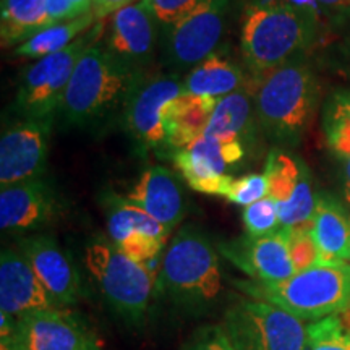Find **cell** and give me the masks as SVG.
Listing matches in <instances>:
<instances>
[{"label":"cell","instance_id":"23","mask_svg":"<svg viewBox=\"0 0 350 350\" xmlns=\"http://www.w3.org/2000/svg\"><path fill=\"white\" fill-rule=\"evenodd\" d=\"M250 81L239 65L213 54L188 72L183 88L187 94L221 99L247 88Z\"/></svg>","mask_w":350,"mask_h":350},{"label":"cell","instance_id":"13","mask_svg":"<svg viewBox=\"0 0 350 350\" xmlns=\"http://www.w3.org/2000/svg\"><path fill=\"white\" fill-rule=\"evenodd\" d=\"M219 253L252 281L279 284L295 274L288 253L286 230L266 237H243L219 243Z\"/></svg>","mask_w":350,"mask_h":350},{"label":"cell","instance_id":"17","mask_svg":"<svg viewBox=\"0 0 350 350\" xmlns=\"http://www.w3.org/2000/svg\"><path fill=\"white\" fill-rule=\"evenodd\" d=\"M156 42L157 20L144 0L112 15L106 47L124 62L143 72L152 60Z\"/></svg>","mask_w":350,"mask_h":350},{"label":"cell","instance_id":"6","mask_svg":"<svg viewBox=\"0 0 350 350\" xmlns=\"http://www.w3.org/2000/svg\"><path fill=\"white\" fill-rule=\"evenodd\" d=\"M85 266L109 308L125 325L142 327L154 287L146 265L131 260L112 242L96 239L86 245Z\"/></svg>","mask_w":350,"mask_h":350},{"label":"cell","instance_id":"5","mask_svg":"<svg viewBox=\"0 0 350 350\" xmlns=\"http://www.w3.org/2000/svg\"><path fill=\"white\" fill-rule=\"evenodd\" d=\"M240 291L286 310L294 317L318 319L332 317L350 305V262H319L279 284L235 282Z\"/></svg>","mask_w":350,"mask_h":350},{"label":"cell","instance_id":"19","mask_svg":"<svg viewBox=\"0 0 350 350\" xmlns=\"http://www.w3.org/2000/svg\"><path fill=\"white\" fill-rule=\"evenodd\" d=\"M174 163L191 190L224 198L229 193L234 178L227 174V163L222 157L219 143L200 137L175 152Z\"/></svg>","mask_w":350,"mask_h":350},{"label":"cell","instance_id":"26","mask_svg":"<svg viewBox=\"0 0 350 350\" xmlns=\"http://www.w3.org/2000/svg\"><path fill=\"white\" fill-rule=\"evenodd\" d=\"M98 23L93 12H88L78 18L64 21L47 26L42 31L34 34L28 41L20 44L15 49L16 55L29 57V59H42V57L55 54V52L65 49L70 44L75 42L78 38L83 36L91 26Z\"/></svg>","mask_w":350,"mask_h":350},{"label":"cell","instance_id":"15","mask_svg":"<svg viewBox=\"0 0 350 350\" xmlns=\"http://www.w3.org/2000/svg\"><path fill=\"white\" fill-rule=\"evenodd\" d=\"M55 191L42 178H31L0 191V227L10 234L42 229L57 216Z\"/></svg>","mask_w":350,"mask_h":350},{"label":"cell","instance_id":"12","mask_svg":"<svg viewBox=\"0 0 350 350\" xmlns=\"http://www.w3.org/2000/svg\"><path fill=\"white\" fill-rule=\"evenodd\" d=\"M52 120L23 119L8 126L0 139V185L41 178L49 152Z\"/></svg>","mask_w":350,"mask_h":350},{"label":"cell","instance_id":"21","mask_svg":"<svg viewBox=\"0 0 350 350\" xmlns=\"http://www.w3.org/2000/svg\"><path fill=\"white\" fill-rule=\"evenodd\" d=\"M253 122L256 124L250 81L243 90L217 100L203 137L217 143L240 142L245 144L253 133Z\"/></svg>","mask_w":350,"mask_h":350},{"label":"cell","instance_id":"41","mask_svg":"<svg viewBox=\"0 0 350 350\" xmlns=\"http://www.w3.org/2000/svg\"><path fill=\"white\" fill-rule=\"evenodd\" d=\"M336 318H338L340 327H342V331L345 334L350 336V305L345 306L342 312L336 313Z\"/></svg>","mask_w":350,"mask_h":350},{"label":"cell","instance_id":"36","mask_svg":"<svg viewBox=\"0 0 350 350\" xmlns=\"http://www.w3.org/2000/svg\"><path fill=\"white\" fill-rule=\"evenodd\" d=\"M329 62L334 72L350 83V29L332 46Z\"/></svg>","mask_w":350,"mask_h":350},{"label":"cell","instance_id":"16","mask_svg":"<svg viewBox=\"0 0 350 350\" xmlns=\"http://www.w3.org/2000/svg\"><path fill=\"white\" fill-rule=\"evenodd\" d=\"M59 308L20 250L3 248L0 255V312L20 319L41 310Z\"/></svg>","mask_w":350,"mask_h":350},{"label":"cell","instance_id":"14","mask_svg":"<svg viewBox=\"0 0 350 350\" xmlns=\"http://www.w3.org/2000/svg\"><path fill=\"white\" fill-rule=\"evenodd\" d=\"M21 252L39 281L59 306L75 305L81 299V278L75 262L54 237L28 235L18 240Z\"/></svg>","mask_w":350,"mask_h":350},{"label":"cell","instance_id":"34","mask_svg":"<svg viewBox=\"0 0 350 350\" xmlns=\"http://www.w3.org/2000/svg\"><path fill=\"white\" fill-rule=\"evenodd\" d=\"M159 23L172 26L185 18L203 0H144Z\"/></svg>","mask_w":350,"mask_h":350},{"label":"cell","instance_id":"38","mask_svg":"<svg viewBox=\"0 0 350 350\" xmlns=\"http://www.w3.org/2000/svg\"><path fill=\"white\" fill-rule=\"evenodd\" d=\"M137 2H139V0H94L91 12L94 13L96 20L103 21L106 16H111L113 13L122 10V8Z\"/></svg>","mask_w":350,"mask_h":350},{"label":"cell","instance_id":"24","mask_svg":"<svg viewBox=\"0 0 350 350\" xmlns=\"http://www.w3.org/2000/svg\"><path fill=\"white\" fill-rule=\"evenodd\" d=\"M106 209V224L109 239L113 245H120L129 235L139 234L151 235V237L167 240L170 230L157 222L144 209L135 206L131 201L116 193H107L103 200Z\"/></svg>","mask_w":350,"mask_h":350},{"label":"cell","instance_id":"32","mask_svg":"<svg viewBox=\"0 0 350 350\" xmlns=\"http://www.w3.org/2000/svg\"><path fill=\"white\" fill-rule=\"evenodd\" d=\"M269 196V182L266 174H247L243 177L232 182L229 193L226 198L230 203L239 204V206H250L262 198Z\"/></svg>","mask_w":350,"mask_h":350},{"label":"cell","instance_id":"10","mask_svg":"<svg viewBox=\"0 0 350 350\" xmlns=\"http://www.w3.org/2000/svg\"><path fill=\"white\" fill-rule=\"evenodd\" d=\"M182 94H185L183 81L174 77H154L143 78L130 96L124 111L125 129L143 150L165 143L169 107Z\"/></svg>","mask_w":350,"mask_h":350},{"label":"cell","instance_id":"7","mask_svg":"<svg viewBox=\"0 0 350 350\" xmlns=\"http://www.w3.org/2000/svg\"><path fill=\"white\" fill-rule=\"evenodd\" d=\"M103 29L104 23L98 21L91 33H85L68 47L38 59L26 68L16 94V107L23 119L52 120L60 112L78 60L93 46L96 34L99 36Z\"/></svg>","mask_w":350,"mask_h":350},{"label":"cell","instance_id":"4","mask_svg":"<svg viewBox=\"0 0 350 350\" xmlns=\"http://www.w3.org/2000/svg\"><path fill=\"white\" fill-rule=\"evenodd\" d=\"M157 291L175 306L200 313L214 305L222 291L219 253L209 235L193 224L170 240L157 274Z\"/></svg>","mask_w":350,"mask_h":350},{"label":"cell","instance_id":"25","mask_svg":"<svg viewBox=\"0 0 350 350\" xmlns=\"http://www.w3.org/2000/svg\"><path fill=\"white\" fill-rule=\"evenodd\" d=\"M49 0H2L0 38L3 47L23 44L49 26Z\"/></svg>","mask_w":350,"mask_h":350},{"label":"cell","instance_id":"8","mask_svg":"<svg viewBox=\"0 0 350 350\" xmlns=\"http://www.w3.org/2000/svg\"><path fill=\"white\" fill-rule=\"evenodd\" d=\"M222 329L235 350H305L306 326L273 304L240 299L226 310Z\"/></svg>","mask_w":350,"mask_h":350},{"label":"cell","instance_id":"1","mask_svg":"<svg viewBox=\"0 0 350 350\" xmlns=\"http://www.w3.org/2000/svg\"><path fill=\"white\" fill-rule=\"evenodd\" d=\"M143 78L142 70L124 62L107 47L93 44L78 60L60 113L68 125L80 129L106 124L125 111Z\"/></svg>","mask_w":350,"mask_h":350},{"label":"cell","instance_id":"28","mask_svg":"<svg viewBox=\"0 0 350 350\" xmlns=\"http://www.w3.org/2000/svg\"><path fill=\"white\" fill-rule=\"evenodd\" d=\"M305 163L281 150H273L266 159L265 174L269 182V196L278 204L286 203L299 185Z\"/></svg>","mask_w":350,"mask_h":350},{"label":"cell","instance_id":"11","mask_svg":"<svg viewBox=\"0 0 350 350\" xmlns=\"http://www.w3.org/2000/svg\"><path fill=\"white\" fill-rule=\"evenodd\" d=\"M10 339L16 350H100L98 338L86 323L60 308L33 312L16 319Z\"/></svg>","mask_w":350,"mask_h":350},{"label":"cell","instance_id":"43","mask_svg":"<svg viewBox=\"0 0 350 350\" xmlns=\"http://www.w3.org/2000/svg\"><path fill=\"white\" fill-rule=\"evenodd\" d=\"M286 3H288V5H294L297 8H306V10H314V12L319 10L317 0H286Z\"/></svg>","mask_w":350,"mask_h":350},{"label":"cell","instance_id":"2","mask_svg":"<svg viewBox=\"0 0 350 350\" xmlns=\"http://www.w3.org/2000/svg\"><path fill=\"white\" fill-rule=\"evenodd\" d=\"M256 124L279 146H294L317 111L319 86L304 57L252 78Z\"/></svg>","mask_w":350,"mask_h":350},{"label":"cell","instance_id":"42","mask_svg":"<svg viewBox=\"0 0 350 350\" xmlns=\"http://www.w3.org/2000/svg\"><path fill=\"white\" fill-rule=\"evenodd\" d=\"M344 195L350 204V157H344Z\"/></svg>","mask_w":350,"mask_h":350},{"label":"cell","instance_id":"29","mask_svg":"<svg viewBox=\"0 0 350 350\" xmlns=\"http://www.w3.org/2000/svg\"><path fill=\"white\" fill-rule=\"evenodd\" d=\"M325 133L336 154L350 157V91H336L325 106Z\"/></svg>","mask_w":350,"mask_h":350},{"label":"cell","instance_id":"3","mask_svg":"<svg viewBox=\"0 0 350 350\" xmlns=\"http://www.w3.org/2000/svg\"><path fill=\"white\" fill-rule=\"evenodd\" d=\"M318 34V12L288 3H252L243 13L240 47L253 77L304 57Z\"/></svg>","mask_w":350,"mask_h":350},{"label":"cell","instance_id":"35","mask_svg":"<svg viewBox=\"0 0 350 350\" xmlns=\"http://www.w3.org/2000/svg\"><path fill=\"white\" fill-rule=\"evenodd\" d=\"M185 350H235L227 339L222 326H208L200 329L188 342Z\"/></svg>","mask_w":350,"mask_h":350},{"label":"cell","instance_id":"31","mask_svg":"<svg viewBox=\"0 0 350 350\" xmlns=\"http://www.w3.org/2000/svg\"><path fill=\"white\" fill-rule=\"evenodd\" d=\"M305 350H350V336L332 314L306 326Z\"/></svg>","mask_w":350,"mask_h":350},{"label":"cell","instance_id":"9","mask_svg":"<svg viewBox=\"0 0 350 350\" xmlns=\"http://www.w3.org/2000/svg\"><path fill=\"white\" fill-rule=\"evenodd\" d=\"M230 0H203L185 18L169 26L165 64L175 70L193 68L217 49L224 36Z\"/></svg>","mask_w":350,"mask_h":350},{"label":"cell","instance_id":"30","mask_svg":"<svg viewBox=\"0 0 350 350\" xmlns=\"http://www.w3.org/2000/svg\"><path fill=\"white\" fill-rule=\"evenodd\" d=\"M242 221L248 237H266L281 230L278 203L271 196L245 208Z\"/></svg>","mask_w":350,"mask_h":350},{"label":"cell","instance_id":"33","mask_svg":"<svg viewBox=\"0 0 350 350\" xmlns=\"http://www.w3.org/2000/svg\"><path fill=\"white\" fill-rule=\"evenodd\" d=\"M286 234L295 274L319 265V253L312 230H286Z\"/></svg>","mask_w":350,"mask_h":350},{"label":"cell","instance_id":"18","mask_svg":"<svg viewBox=\"0 0 350 350\" xmlns=\"http://www.w3.org/2000/svg\"><path fill=\"white\" fill-rule=\"evenodd\" d=\"M125 198L170 232L187 216L185 191L172 170L164 165H151L144 170Z\"/></svg>","mask_w":350,"mask_h":350},{"label":"cell","instance_id":"40","mask_svg":"<svg viewBox=\"0 0 350 350\" xmlns=\"http://www.w3.org/2000/svg\"><path fill=\"white\" fill-rule=\"evenodd\" d=\"M70 2H72L73 10H75V15L81 16V15H85V13L91 12L94 0H70Z\"/></svg>","mask_w":350,"mask_h":350},{"label":"cell","instance_id":"44","mask_svg":"<svg viewBox=\"0 0 350 350\" xmlns=\"http://www.w3.org/2000/svg\"><path fill=\"white\" fill-rule=\"evenodd\" d=\"M0 350H16L15 345H13L12 339H0Z\"/></svg>","mask_w":350,"mask_h":350},{"label":"cell","instance_id":"45","mask_svg":"<svg viewBox=\"0 0 350 350\" xmlns=\"http://www.w3.org/2000/svg\"><path fill=\"white\" fill-rule=\"evenodd\" d=\"M252 2H253V3H265L266 0H252Z\"/></svg>","mask_w":350,"mask_h":350},{"label":"cell","instance_id":"22","mask_svg":"<svg viewBox=\"0 0 350 350\" xmlns=\"http://www.w3.org/2000/svg\"><path fill=\"white\" fill-rule=\"evenodd\" d=\"M217 100L219 99L187 93L175 99L167 112L165 144H169L175 151H180L193 143L195 139L203 137Z\"/></svg>","mask_w":350,"mask_h":350},{"label":"cell","instance_id":"27","mask_svg":"<svg viewBox=\"0 0 350 350\" xmlns=\"http://www.w3.org/2000/svg\"><path fill=\"white\" fill-rule=\"evenodd\" d=\"M282 230H312L317 209V196L313 191L312 174L306 164L301 169L299 185L286 203L278 204Z\"/></svg>","mask_w":350,"mask_h":350},{"label":"cell","instance_id":"39","mask_svg":"<svg viewBox=\"0 0 350 350\" xmlns=\"http://www.w3.org/2000/svg\"><path fill=\"white\" fill-rule=\"evenodd\" d=\"M321 10L345 15L350 12V0H317Z\"/></svg>","mask_w":350,"mask_h":350},{"label":"cell","instance_id":"20","mask_svg":"<svg viewBox=\"0 0 350 350\" xmlns=\"http://www.w3.org/2000/svg\"><path fill=\"white\" fill-rule=\"evenodd\" d=\"M312 237L317 243L319 262L350 261V216L329 195L317 196Z\"/></svg>","mask_w":350,"mask_h":350},{"label":"cell","instance_id":"37","mask_svg":"<svg viewBox=\"0 0 350 350\" xmlns=\"http://www.w3.org/2000/svg\"><path fill=\"white\" fill-rule=\"evenodd\" d=\"M47 15H49V26L78 18L70 0H49V3H47Z\"/></svg>","mask_w":350,"mask_h":350}]
</instances>
